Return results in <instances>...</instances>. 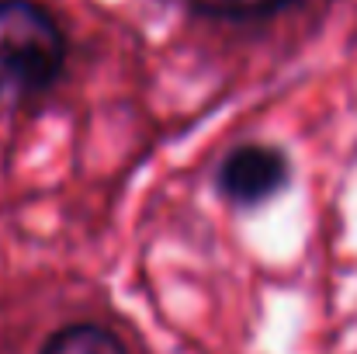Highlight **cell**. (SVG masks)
Wrapping results in <instances>:
<instances>
[{"mask_svg": "<svg viewBox=\"0 0 357 354\" xmlns=\"http://www.w3.org/2000/svg\"><path fill=\"white\" fill-rule=\"evenodd\" d=\"M66 31L38 0H0V108L31 105L66 66Z\"/></svg>", "mask_w": 357, "mask_h": 354, "instance_id": "1", "label": "cell"}, {"mask_svg": "<svg viewBox=\"0 0 357 354\" xmlns=\"http://www.w3.org/2000/svg\"><path fill=\"white\" fill-rule=\"evenodd\" d=\"M288 184V160L264 142L236 146L219 167V191L236 205H260Z\"/></svg>", "mask_w": 357, "mask_h": 354, "instance_id": "2", "label": "cell"}, {"mask_svg": "<svg viewBox=\"0 0 357 354\" xmlns=\"http://www.w3.org/2000/svg\"><path fill=\"white\" fill-rule=\"evenodd\" d=\"M42 354H128L112 330L98 323H73L45 341Z\"/></svg>", "mask_w": 357, "mask_h": 354, "instance_id": "3", "label": "cell"}, {"mask_svg": "<svg viewBox=\"0 0 357 354\" xmlns=\"http://www.w3.org/2000/svg\"><path fill=\"white\" fill-rule=\"evenodd\" d=\"M184 3L215 21H264L302 0H184Z\"/></svg>", "mask_w": 357, "mask_h": 354, "instance_id": "4", "label": "cell"}]
</instances>
